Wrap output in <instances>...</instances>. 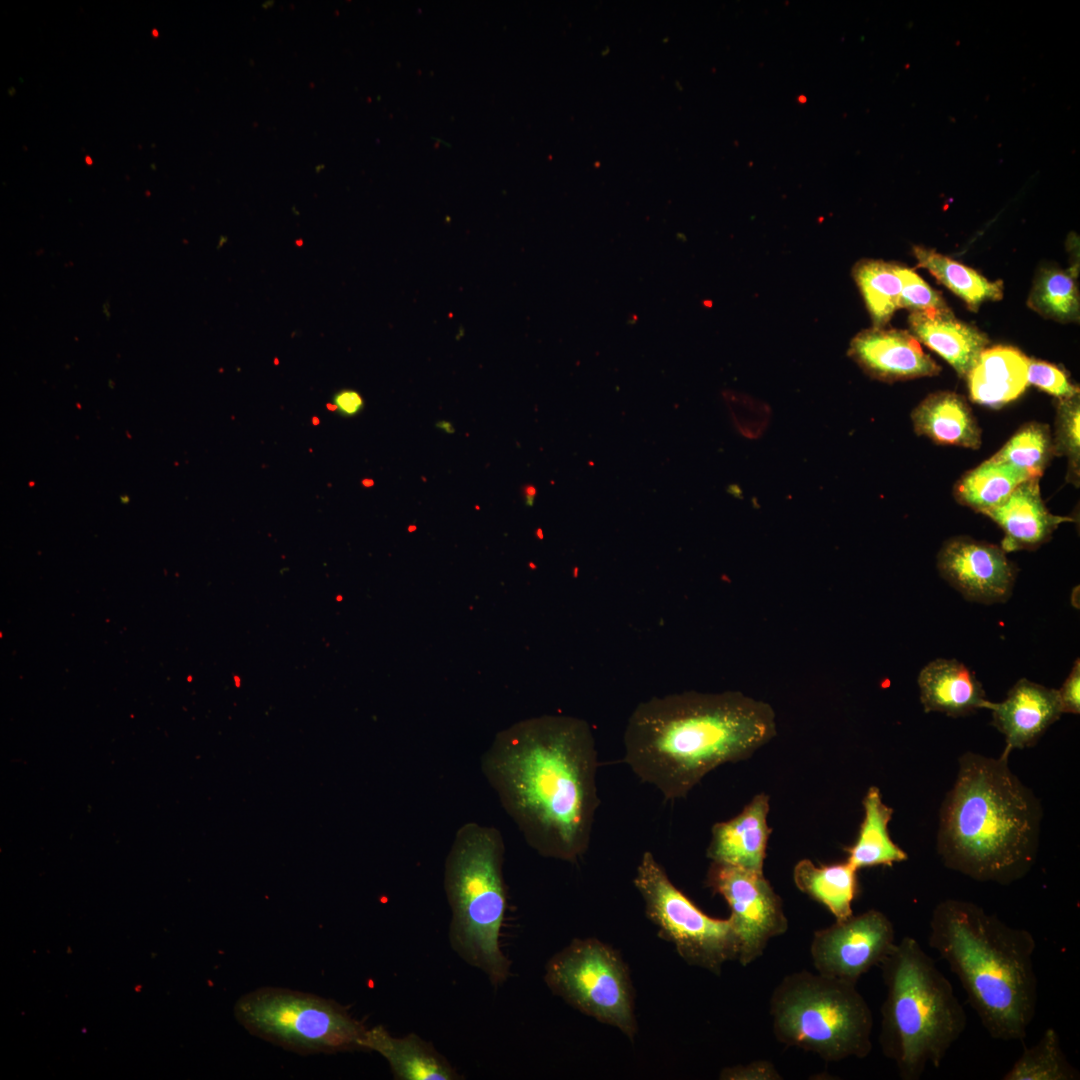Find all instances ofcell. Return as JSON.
Masks as SVG:
<instances>
[{
    "mask_svg": "<svg viewBox=\"0 0 1080 1080\" xmlns=\"http://www.w3.org/2000/svg\"><path fill=\"white\" fill-rule=\"evenodd\" d=\"M153 35H154V37H157V35H158V31L154 29V30H153Z\"/></svg>",
    "mask_w": 1080,
    "mask_h": 1080,
    "instance_id": "cell-39",
    "label": "cell"
},
{
    "mask_svg": "<svg viewBox=\"0 0 1080 1080\" xmlns=\"http://www.w3.org/2000/svg\"><path fill=\"white\" fill-rule=\"evenodd\" d=\"M706 885L727 902L739 939L737 960L743 966L760 957L768 942L784 934L788 920L780 896L763 872L712 861Z\"/></svg>",
    "mask_w": 1080,
    "mask_h": 1080,
    "instance_id": "cell-11",
    "label": "cell"
},
{
    "mask_svg": "<svg viewBox=\"0 0 1080 1080\" xmlns=\"http://www.w3.org/2000/svg\"><path fill=\"white\" fill-rule=\"evenodd\" d=\"M849 356L871 377L894 382L938 375L940 366L901 329L871 327L850 342Z\"/></svg>",
    "mask_w": 1080,
    "mask_h": 1080,
    "instance_id": "cell-14",
    "label": "cell"
},
{
    "mask_svg": "<svg viewBox=\"0 0 1080 1080\" xmlns=\"http://www.w3.org/2000/svg\"><path fill=\"white\" fill-rule=\"evenodd\" d=\"M1080 403L1079 395L1059 399L1056 415L1055 455H1064L1069 462V475L1079 479L1080 440H1079Z\"/></svg>",
    "mask_w": 1080,
    "mask_h": 1080,
    "instance_id": "cell-31",
    "label": "cell"
},
{
    "mask_svg": "<svg viewBox=\"0 0 1080 1080\" xmlns=\"http://www.w3.org/2000/svg\"><path fill=\"white\" fill-rule=\"evenodd\" d=\"M722 1079L731 1080H777L781 1079L778 1071L768 1061H754L747 1065L725 1068Z\"/></svg>",
    "mask_w": 1080,
    "mask_h": 1080,
    "instance_id": "cell-34",
    "label": "cell"
},
{
    "mask_svg": "<svg viewBox=\"0 0 1080 1080\" xmlns=\"http://www.w3.org/2000/svg\"><path fill=\"white\" fill-rule=\"evenodd\" d=\"M1076 269H1041L1035 277L1027 304L1044 318L1061 323L1079 320L1080 298Z\"/></svg>",
    "mask_w": 1080,
    "mask_h": 1080,
    "instance_id": "cell-27",
    "label": "cell"
},
{
    "mask_svg": "<svg viewBox=\"0 0 1080 1080\" xmlns=\"http://www.w3.org/2000/svg\"><path fill=\"white\" fill-rule=\"evenodd\" d=\"M1030 479L1034 478L1012 465L988 459L961 477L954 494L958 502L984 514Z\"/></svg>",
    "mask_w": 1080,
    "mask_h": 1080,
    "instance_id": "cell-26",
    "label": "cell"
},
{
    "mask_svg": "<svg viewBox=\"0 0 1080 1080\" xmlns=\"http://www.w3.org/2000/svg\"><path fill=\"white\" fill-rule=\"evenodd\" d=\"M941 576L966 599L985 604L1006 601L1012 592L1016 569L1005 551L969 537L947 541L938 554Z\"/></svg>",
    "mask_w": 1080,
    "mask_h": 1080,
    "instance_id": "cell-13",
    "label": "cell"
},
{
    "mask_svg": "<svg viewBox=\"0 0 1080 1080\" xmlns=\"http://www.w3.org/2000/svg\"><path fill=\"white\" fill-rule=\"evenodd\" d=\"M1028 362L1014 347L986 348L966 376L971 399L992 408L1017 399L1028 386Z\"/></svg>",
    "mask_w": 1080,
    "mask_h": 1080,
    "instance_id": "cell-21",
    "label": "cell"
},
{
    "mask_svg": "<svg viewBox=\"0 0 1080 1080\" xmlns=\"http://www.w3.org/2000/svg\"><path fill=\"white\" fill-rule=\"evenodd\" d=\"M928 944L949 965L990 1037H1026L1036 1014V940L978 904L940 901L929 920Z\"/></svg>",
    "mask_w": 1080,
    "mask_h": 1080,
    "instance_id": "cell-4",
    "label": "cell"
},
{
    "mask_svg": "<svg viewBox=\"0 0 1080 1080\" xmlns=\"http://www.w3.org/2000/svg\"><path fill=\"white\" fill-rule=\"evenodd\" d=\"M992 724L1004 735L1006 752L1033 746L1062 713L1056 689L1018 680L1004 701L993 703Z\"/></svg>",
    "mask_w": 1080,
    "mask_h": 1080,
    "instance_id": "cell-15",
    "label": "cell"
},
{
    "mask_svg": "<svg viewBox=\"0 0 1080 1080\" xmlns=\"http://www.w3.org/2000/svg\"><path fill=\"white\" fill-rule=\"evenodd\" d=\"M1003 1080H1079V1070L1066 1057L1060 1036L1049 1027L1003 1074Z\"/></svg>",
    "mask_w": 1080,
    "mask_h": 1080,
    "instance_id": "cell-29",
    "label": "cell"
},
{
    "mask_svg": "<svg viewBox=\"0 0 1080 1080\" xmlns=\"http://www.w3.org/2000/svg\"><path fill=\"white\" fill-rule=\"evenodd\" d=\"M917 267L928 270L941 284L961 298L972 311L987 301L1003 297V282L990 281L976 270L963 265L933 249L913 248Z\"/></svg>",
    "mask_w": 1080,
    "mask_h": 1080,
    "instance_id": "cell-25",
    "label": "cell"
},
{
    "mask_svg": "<svg viewBox=\"0 0 1080 1080\" xmlns=\"http://www.w3.org/2000/svg\"><path fill=\"white\" fill-rule=\"evenodd\" d=\"M852 275L874 326L884 327L899 309L902 283L896 264L874 259L860 260L853 267Z\"/></svg>",
    "mask_w": 1080,
    "mask_h": 1080,
    "instance_id": "cell-28",
    "label": "cell"
},
{
    "mask_svg": "<svg viewBox=\"0 0 1080 1080\" xmlns=\"http://www.w3.org/2000/svg\"><path fill=\"white\" fill-rule=\"evenodd\" d=\"M775 1038L825 1061L865 1058L873 1016L856 983L806 970L785 976L770 998Z\"/></svg>",
    "mask_w": 1080,
    "mask_h": 1080,
    "instance_id": "cell-7",
    "label": "cell"
},
{
    "mask_svg": "<svg viewBox=\"0 0 1080 1080\" xmlns=\"http://www.w3.org/2000/svg\"><path fill=\"white\" fill-rule=\"evenodd\" d=\"M776 735L775 714L736 691L653 697L631 713L624 760L666 800L685 797L716 767L750 757Z\"/></svg>",
    "mask_w": 1080,
    "mask_h": 1080,
    "instance_id": "cell-2",
    "label": "cell"
},
{
    "mask_svg": "<svg viewBox=\"0 0 1080 1080\" xmlns=\"http://www.w3.org/2000/svg\"><path fill=\"white\" fill-rule=\"evenodd\" d=\"M895 930L881 911L867 910L817 930L810 954L820 974L856 983L892 950Z\"/></svg>",
    "mask_w": 1080,
    "mask_h": 1080,
    "instance_id": "cell-12",
    "label": "cell"
},
{
    "mask_svg": "<svg viewBox=\"0 0 1080 1080\" xmlns=\"http://www.w3.org/2000/svg\"><path fill=\"white\" fill-rule=\"evenodd\" d=\"M365 1051L380 1054L397 1080H460L462 1077L432 1043L415 1033L395 1037L382 1026L368 1028Z\"/></svg>",
    "mask_w": 1080,
    "mask_h": 1080,
    "instance_id": "cell-20",
    "label": "cell"
},
{
    "mask_svg": "<svg viewBox=\"0 0 1080 1080\" xmlns=\"http://www.w3.org/2000/svg\"><path fill=\"white\" fill-rule=\"evenodd\" d=\"M331 402L334 411L343 417L357 416L365 407L362 395L351 388H344L335 392Z\"/></svg>",
    "mask_w": 1080,
    "mask_h": 1080,
    "instance_id": "cell-36",
    "label": "cell"
},
{
    "mask_svg": "<svg viewBox=\"0 0 1080 1080\" xmlns=\"http://www.w3.org/2000/svg\"><path fill=\"white\" fill-rule=\"evenodd\" d=\"M768 812L769 796L760 793L737 816L714 824L707 857L714 862L763 872L771 834Z\"/></svg>",
    "mask_w": 1080,
    "mask_h": 1080,
    "instance_id": "cell-16",
    "label": "cell"
},
{
    "mask_svg": "<svg viewBox=\"0 0 1080 1080\" xmlns=\"http://www.w3.org/2000/svg\"><path fill=\"white\" fill-rule=\"evenodd\" d=\"M252 1035L299 1054L365 1051L367 1029L332 999L279 987L255 989L235 1004Z\"/></svg>",
    "mask_w": 1080,
    "mask_h": 1080,
    "instance_id": "cell-8",
    "label": "cell"
},
{
    "mask_svg": "<svg viewBox=\"0 0 1080 1080\" xmlns=\"http://www.w3.org/2000/svg\"><path fill=\"white\" fill-rule=\"evenodd\" d=\"M1037 478L1024 481L998 506L984 514L1004 532L1002 549H1035L1069 517L1052 514L1045 506Z\"/></svg>",
    "mask_w": 1080,
    "mask_h": 1080,
    "instance_id": "cell-17",
    "label": "cell"
},
{
    "mask_svg": "<svg viewBox=\"0 0 1080 1080\" xmlns=\"http://www.w3.org/2000/svg\"><path fill=\"white\" fill-rule=\"evenodd\" d=\"M480 761L533 850L566 862L586 853L600 799L596 744L585 720L557 715L519 722L499 733Z\"/></svg>",
    "mask_w": 1080,
    "mask_h": 1080,
    "instance_id": "cell-1",
    "label": "cell"
},
{
    "mask_svg": "<svg viewBox=\"0 0 1080 1080\" xmlns=\"http://www.w3.org/2000/svg\"><path fill=\"white\" fill-rule=\"evenodd\" d=\"M864 818L855 843L846 849L847 862L856 870L874 866H892L908 859L888 832L893 809L882 801L878 787L871 786L863 801Z\"/></svg>",
    "mask_w": 1080,
    "mask_h": 1080,
    "instance_id": "cell-23",
    "label": "cell"
},
{
    "mask_svg": "<svg viewBox=\"0 0 1080 1080\" xmlns=\"http://www.w3.org/2000/svg\"><path fill=\"white\" fill-rule=\"evenodd\" d=\"M998 758L960 756L955 783L940 808L937 853L953 871L979 882L1012 884L1036 862L1040 801Z\"/></svg>",
    "mask_w": 1080,
    "mask_h": 1080,
    "instance_id": "cell-3",
    "label": "cell"
},
{
    "mask_svg": "<svg viewBox=\"0 0 1080 1080\" xmlns=\"http://www.w3.org/2000/svg\"><path fill=\"white\" fill-rule=\"evenodd\" d=\"M1080 665L1076 660L1069 676L1057 690L1062 713L1079 714L1080 712Z\"/></svg>",
    "mask_w": 1080,
    "mask_h": 1080,
    "instance_id": "cell-35",
    "label": "cell"
},
{
    "mask_svg": "<svg viewBox=\"0 0 1080 1080\" xmlns=\"http://www.w3.org/2000/svg\"><path fill=\"white\" fill-rule=\"evenodd\" d=\"M544 981L555 995L597 1021L633 1038L637 1024L628 970L596 939H575L550 958Z\"/></svg>",
    "mask_w": 1080,
    "mask_h": 1080,
    "instance_id": "cell-9",
    "label": "cell"
},
{
    "mask_svg": "<svg viewBox=\"0 0 1080 1080\" xmlns=\"http://www.w3.org/2000/svg\"><path fill=\"white\" fill-rule=\"evenodd\" d=\"M857 871L847 861L816 866L809 859H801L794 866L793 880L801 892L824 905L836 920H844L853 915Z\"/></svg>",
    "mask_w": 1080,
    "mask_h": 1080,
    "instance_id": "cell-24",
    "label": "cell"
},
{
    "mask_svg": "<svg viewBox=\"0 0 1080 1080\" xmlns=\"http://www.w3.org/2000/svg\"><path fill=\"white\" fill-rule=\"evenodd\" d=\"M435 425H436L437 429H439V430H441V431H443V432H445L447 434L455 433L454 426L452 425L451 422H449L447 420H439V421L436 422Z\"/></svg>",
    "mask_w": 1080,
    "mask_h": 1080,
    "instance_id": "cell-38",
    "label": "cell"
},
{
    "mask_svg": "<svg viewBox=\"0 0 1080 1080\" xmlns=\"http://www.w3.org/2000/svg\"><path fill=\"white\" fill-rule=\"evenodd\" d=\"M918 686L924 711L962 717L991 708L974 673L955 659H936L919 673Z\"/></svg>",
    "mask_w": 1080,
    "mask_h": 1080,
    "instance_id": "cell-19",
    "label": "cell"
},
{
    "mask_svg": "<svg viewBox=\"0 0 1080 1080\" xmlns=\"http://www.w3.org/2000/svg\"><path fill=\"white\" fill-rule=\"evenodd\" d=\"M915 432L939 444L971 449L981 446V430L966 400L940 391L928 395L911 413Z\"/></svg>",
    "mask_w": 1080,
    "mask_h": 1080,
    "instance_id": "cell-22",
    "label": "cell"
},
{
    "mask_svg": "<svg viewBox=\"0 0 1080 1080\" xmlns=\"http://www.w3.org/2000/svg\"><path fill=\"white\" fill-rule=\"evenodd\" d=\"M1027 381L1028 385H1034L1058 400L1079 395V388L1069 381L1067 375L1045 361L1029 359Z\"/></svg>",
    "mask_w": 1080,
    "mask_h": 1080,
    "instance_id": "cell-33",
    "label": "cell"
},
{
    "mask_svg": "<svg viewBox=\"0 0 1080 1080\" xmlns=\"http://www.w3.org/2000/svg\"><path fill=\"white\" fill-rule=\"evenodd\" d=\"M504 853L497 828L468 822L457 830L444 866L450 947L495 987L507 981L511 967L500 947L507 908Z\"/></svg>",
    "mask_w": 1080,
    "mask_h": 1080,
    "instance_id": "cell-6",
    "label": "cell"
},
{
    "mask_svg": "<svg viewBox=\"0 0 1080 1080\" xmlns=\"http://www.w3.org/2000/svg\"><path fill=\"white\" fill-rule=\"evenodd\" d=\"M908 322L910 333L939 354L960 377L966 378L989 344L984 332L957 319L949 307L911 312Z\"/></svg>",
    "mask_w": 1080,
    "mask_h": 1080,
    "instance_id": "cell-18",
    "label": "cell"
},
{
    "mask_svg": "<svg viewBox=\"0 0 1080 1080\" xmlns=\"http://www.w3.org/2000/svg\"><path fill=\"white\" fill-rule=\"evenodd\" d=\"M902 283L899 308L911 312L948 308L940 292L931 288L913 269L896 264Z\"/></svg>",
    "mask_w": 1080,
    "mask_h": 1080,
    "instance_id": "cell-32",
    "label": "cell"
},
{
    "mask_svg": "<svg viewBox=\"0 0 1080 1080\" xmlns=\"http://www.w3.org/2000/svg\"><path fill=\"white\" fill-rule=\"evenodd\" d=\"M523 495L525 498V505L529 507L533 506L536 496L535 487L532 485L525 486V488L523 489Z\"/></svg>",
    "mask_w": 1080,
    "mask_h": 1080,
    "instance_id": "cell-37",
    "label": "cell"
},
{
    "mask_svg": "<svg viewBox=\"0 0 1080 1080\" xmlns=\"http://www.w3.org/2000/svg\"><path fill=\"white\" fill-rule=\"evenodd\" d=\"M886 986L880 1045L901 1079L938 1068L966 1029V1012L951 982L911 936L896 942L879 965Z\"/></svg>",
    "mask_w": 1080,
    "mask_h": 1080,
    "instance_id": "cell-5",
    "label": "cell"
},
{
    "mask_svg": "<svg viewBox=\"0 0 1080 1080\" xmlns=\"http://www.w3.org/2000/svg\"><path fill=\"white\" fill-rule=\"evenodd\" d=\"M1053 455L1048 425L1033 422L1022 426L990 459L1012 465L1039 479Z\"/></svg>",
    "mask_w": 1080,
    "mask_h": 1080,
    "instance_id": "cell-30",
    "label": "cell"
},
{
    "mask_svg": "<svg viewBox=\"0 0 1080 1080\" xmlns=\"http://www.w3.org/2000/svg\"><path fill=\"white\" fill-rule=\"evenodd\" d=\"M647 917L689 965L719 974L737 960L739 939L731 919L703 913L668 878L650 851L643 853L633 879Z\"/></svg>",
    "mask_w": 1080,
    "mask_h": 1080,
    "instance_id": "cell-10",
    "label": "cell"
}]
</instances>
